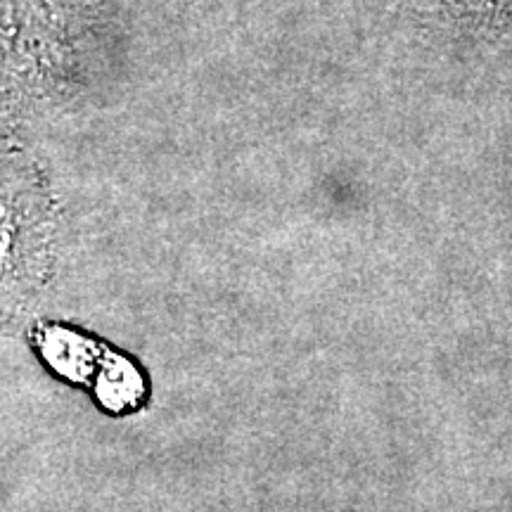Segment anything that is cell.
Here are the masks:
<instances>
[{"label":"cell","mask_w":512,"mask_h":512,"mask_svg":"<svg viewBox=\"0 0 512 512\" xmlns=\"http://www.w3.org/2000/svg\"><path fill=\"white\" fill-rule=\"evenodd\" d=\"M46 264L48 228L36 192L0 185V320L34 297Z\"/></svg>","instance_id":"6da1fadb"}]
</instances>
